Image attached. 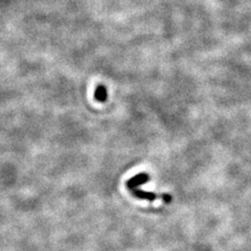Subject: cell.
<instances>
[{
	"mask_svg": "<svg viewBox=\"0 0 251 251\" xmlns=\"http://www.w3.org/2000/svg\"><path fill=\"white\" fill-rule=\"evenodd\" d=\"M133 195L135 196V197L139 198V199H147L149 201L153 202L156 198H162L166 203H170L172 201V196L169 194H155V193H151V192H146L143 190H139V188L135 187L132 190Z\"/></svg>",
	"mask_w": 251,
	"mask_h": 251,
	"instance_id": "6da1fadb",
	"label": "cell"
},
{
	"mask_svg": "<svg viewBox=\"0 0 251 251\" xmlns=\"http://www.w3.org/2000/svg\"><path fill=\"white\" fill-rule=\"evenodd\" d=\"M149 179H150V176L146 174V173H141V174H138L137 176L128 180L127 186L130 188V190H133V188H135L141 184H144L145 182H147Z\"/></svg>",
	"mask_w": 251,
	"mask_h": 251,
	"instance_id": "7a4b0ae2",
	"label": "cell"
},
{
	"mask_svg": "<svg viewBox=\"0 0 251 251\" xmlns=\"http://www.w3.org/2000/svg\"><path fill=\"white\" fill-rule=\"evenodd\" d=\"M94 97H96V99L99 101H101V103H104V101H106L107 97H108L107 89L104 87V86H99V87L96 90V96H94Z\"/></svg>",
	"mask_w": 251,
	"mask_h": 251,
	"instance_id": "3957f363",
	"label": "cell"
}]
</instances>
